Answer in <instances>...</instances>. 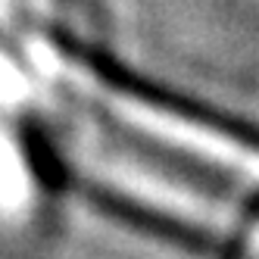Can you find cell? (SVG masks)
I'll return each mask as SVG.
<instances>
[{
    "label": "cell",
    "mask_w": 259,
    "mask_h": 259,
    "mask_svg": "<svg viewBox=\"0 0 259 259\" xmlns=\"http://www.w3.org/2000/svg\"><path fill=\"white\" fill-rule=\"evenodd\" d=\"M41 57L53 78H60L69 91H75L78 97L100 106L106 116H113L125 128H132V132L150 138V141H159L165 147H175V150L197 156L203 162L222 165L231 175H240V178L259 184V150L247 147L244 141H237L225 132H215L209 125H200L188 116L175 113V109H165L156 103H147L135 94H125V91L100 81L84 66L72 63L53 50H44Z\"/></svg>",
    "instance_id": "obj_1"
},
{
    "label": "cell",
    "mask_w": 259,
    "mask_h": 259,
    "mask_svg": "<svg viewBox=\"0 0 259 259\" xmlns=\"http://www.w3.org/2000/svg\"><path fill=\"white\" fill-rule=\"evenodd\" d=\"M53 141L60 153L88 178H94L103 188L116 191L122 197H132L144 206H153L165 215H175L191 225H203L212 231H234L237 219L228 206L209 200L206 194L191 191L184 184L156 175V169L144 165L141 159H132L119 150H113L100 135H94L81 122H66L60 116L53 122Z\"/></svg>",
    "instance_id": "obj_2"
},
{
    "label": "cell",
    "mask_w": 259,
    "mask_h": 259,
    "mask_svg": "<svg viewBox=\"0 0 259 259\" xmlns=\"http://www.w3.org/2000/svg\"><path fill=\"white\" fill-rule=\"evenodd\" d=\"M31 203L28 165L7 132H0V212L19 215Z\"/></svg>",
    "instance_id": "obj_3"
},
{
    "label": "cell",
    "mask_w": 259,
    "mask_h": 259,
    "mask_svg": "<svg viewBox=\"0 0 259 259\" xmlns=\"http://www.w3.org/2000/svg\"><path fill=\"white\" fill-rule=\"evenodd\" d=\"M28 97V81L4 53H0V103L4 106H19Z\"/></svg>",
    "instance_id": "obj_4"
},
{
    "label": "cell",
    "mask_w": 259,
    "mask_h": 259,
    "mask_svg": "<svg viewBox=\"0 0 259 259\" xmlns=\"http://www.w3.org/2000/svg\"><path fill=\"white\" fill-rule=\"evenodd\" d=\"M4 7H7V0H0V10H4Z\"/></svg>",
    "instance_id": "obj_5"
}]
</instances>
